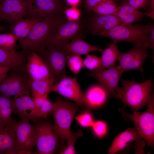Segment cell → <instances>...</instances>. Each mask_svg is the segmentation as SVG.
Here are the masks:
<instances>
[{
  "label": "cell",
  "instance_id": "cell-1",
  "mask_svg": "<svg viewBox=\"0 0 154 154\" xmlns=\"http://www.w3.org/2000/svg\"><path fill=\"white\" fill-rule=\"evenodd\" d=\"M62 15V13L45 18L37 23L33 27L27 36L16 48L21 49L28 56L35 52L39 55L44 51L48 38L58 21Z\"/></svg>",
  "mask_w": 154,
  "mask_h": 154
},
{
  "label": "cell",
  "instance_id": "cell-2",
  "mask_svg": "<svg viewBox=\"0 0 154 154\" xmlns=\"http://www.w3.org/2000/svg\"><path fill=\"white\" fill-rule=\"evenodd\" d=\"M154 25H145L131 23L120 25L105 30L91 33L93 35H99L111 39L114 42L123 41L131 42L134 45L149 48L148 34Z\"/></svg>",
  "mask_w": 154,
  "mask_h": 154
},
{
  "label": "cell",
  "instance_id": "cell-3",
  "mask_svg": "<svg viewBox=\"0 0 154 154\" xmlns=\"http://www.w3.org/2000/svg\"><path fill=\"white\" fill-rule=\"evenodd\" d=\"M122 87L113 96L119 99L125 106L131 108L134 112H138L149 102L152 91L153 82L147 80L138 83L134 79L121 80Z\"/></svg>",
  "mask_w": 154,
  "mask_h": 154
},
{
  "label": "cell",
  "instance_id": "cell-4",
  "mask_svg": "<svg viewBox=\"0 0 154 154\" xmlns=\"http://www.w3.org/2000/svg\"><path fill=\"white\" fill-rule=\"evenodd\" d=\"M53 103L52 114L55 127L62 145L71 138L72 133L70 130L73 119L80 107L77 104L56 97Z\"/></svg>",
  "mask_w": 154,
  "mask_h": 154
},
{
  "label": "cell",
  "instance_id": "cell-5",
  "mask_svg": "<svg viewBox=\"0 0 154 154\" xmlns=\"http://www.w3.org/2000/svg\"><path fill=\"white\" fill-rule=\"evenodd\" d=\"M37 135L35 154H52L59 147L63 148L54 124L40 118L32 122Z\"/></svg>",
  "mask_w": 154,
  "mask_h": 154
},
{
  "label": "cell",
  "instance_id": "cell-6",
  "mask_svg": "<svg viewBox=\"0 0 154 154\" xmlns=\"http://www.w3.org/2000/svg\"><path fill=\"white\" fill-rule=\"evenodd\" d=\"M148 108L141 113L134 112L129 114L124 109L119 110L123 116L129 119L135 125V127L146 143L153 147L154 144V95L152 94L150 100L147 105Z\"/></svg>",
  "mask_w": 154,
  "mask_h": 154
},
{
  "label": "cell",
  "instance_id": "cell-7",
  "mask_svg": "<svg viewBox=\"0 0 154 154\" xmlns=\"http://www.w3.org/2000/svg\"><path fill=\"white\" fill-rule=\"evenodd\" d=\"M29 79L25 64L12 68L0 82V94L12 97L23 92L31 94Z\"/></svg>",
  "mask_w": 154,
  "mask_h": 154
},
{
  "label": "cell",
  "instance_id": "cell-8",
  "mask_svg": "<svg viewBox=\"0 0 154 154\" xmlns=\"http://www.w3.org/2000/svg\"><path fill=\"white\" fill-rule=\"evenodd\" d=\"M34 0H2L0 7L2 20L7 21L12 29L24 17L33 18Z\"/></svg>",
  "mask_w": 154,
  "mask_h": 154
},
{
  "label": "cell",
  "instance_id": "cell-9",
  "mask_svg": "<svg viewBox=\"0 0 154 154\" xmlns=\"http://www.w3.org/2000/svg\"><path fill=\"white\" fill-rule=\"evenodd\" d=\"M67 55L60 48L48 44L43 53L39 55L47 66L54 84L67 76L66 72Z\"/></svg>",
  "mask_w": 154,
  "mask_h": 154
},
{
  "label": "cell",
  "instance_id": "cell-10",
  "mask_svg": "<svg viewBox=\"0 0 154 154\" xmlns=\"http://www.w3.org/2000/svg\"><path fill=\"white\" fill-rule=\"evenodd\" d=\"M82 29V24L79 21H68L62 15L50 35L47 45L51 44L60 47L81 33Z\"/></svg>",
  "mask_w": 154,
  "mask_h": 154
},
{
  "label": "cell",
  "instance_id": "cell-11",
  "mask_svg": "<svg viewBox=\"0 0 154 154\" xmlns=\"http://www.w3.org/2000/svg\"><path fill=\"white\" fill-rule=\"evenodd\" d=\"M52 92L58 93L76 102L80 107L86 108L88 111L89 104L78 82L76 76L65 77L54 84Z\"/></svg>",
  "mask_w": 154,
  "mask_h": 154
},
{
  "label": "cell",
  "instance_id": "cell-12",
  "mask_svg": "<svg viewBox=\"0 0 154 154\" xmlns=\"http://www.w3.org/2000/svg\"><path fill=\"white\" fill-rule=\"evenodd\" d=\"M123 73L120 66L116 65L108 69L91 70L86 75L96 79L108 95L113 96L120 88L118 83Z\"/></svg>",
  "mask_w": 154,
  "mask_h": 154
},
{
  "label": "cell",
  "instance_id": "cell-13",
  "mask_svg": "<svg viewBox=\"0 0 154 154\" xmlns=\"http://www.w3.org/2000/svg\"><path fill=\"white\" fill-rule=\"evenodd\" d=\"M28 120L20 119L14 125L16 138L23 154H33L36 144L37 135L33 125Z\"/></svg>",
  "mask_w": 154,
  "mask_h": 154
},
{
  "label": "cell",
  "instance_id": "cell-14",
  "mask_svg": "<svg viewBox=\"0 0 154 154\" xmlns=\"http://www.w3.org/2000/svg\"><path fill=\"white\" fill-rule=\"evenodd\" d=\"M14 97L13 113L20 119L28 120L32 123L40 118L30 93L23 92Z\"/></svg>",
  "mask_w": 154,
  "mask_h": 154
},
{
  "label": "cell",
  "instance_id": "cell-15",
  "mask_svg": "<svg viewBox=\"0 0 154 154\" xmlns=\"http://www.w3.org/2000/svg\"><path fill=\"white\" fill-rule=\"evenodd\" d=\"M147 49L140 46L134 45L129 51L121 52L117 60L119 63L123 72L132 69L137 70L141 73L143 72V66L147 58L149 56Z\"/></svg>",
  "mask_w": 154,
  "mask_h": 154
},
{
  "label": "cell",
  "instance_id": "cell-16",
  "mask_svg": "<svg viewBox=\"0 0 154 154\" xmlns=\"http://www.w3.org/2000/svg\"><path fill=\"white\" fill-rule=\"evenodd\" d=\"M17 121L12 117L5 125L0 126V154H23L14 130V125Z\"/></svg>",
  "mask_w": 154,
  "mask_h": 154
},
{
  "label": "cell",
  "instance_id": "cell-17",
  "mask_svg": "<svg viewBox=\"0 0 154 154\" xmlns=\"http://www.w3.org/2000/svg\"><path fill=\"white\" fill-rule=\"evenodd\" d=\"M25 68L29 77L33 79H50L47 66L40 56L35 52L27 56Z\"/></svg>",
  "mask_w": 154,
  "mask_h": 154
},
{
  "label": "cell",
  "instance_id": "cell-18",
  "mask_svg": "<svg viewBox=\"0 0 154 154\" xmlns=\"http://www.w3.org/2000/svg\"><path fill=\"white\" fill-rule=\"evenodd\" d=\"M34 5L35 17L44 19L62 13L64 10V6L60 0H34Z\"/></svg>",
  "mask_w": 154,
  "mask_h": 154
},
{
  "label": "cell",
  "instance_id": "cell-19",
  "mask_svg": "<svg viewBox=\"0 0 154 154\" xmlns=\"http://www.w3.org/2000/svg\"><path fill=\"white\" fill-rule=\"evenodd\" d=\"M84 35L81 33L74 37L68 42L60 47L67 54L80 56L87 55L91 52L98 51L102 52L103 50L98 46L90 44L83 40Z\"/></svg>",
  "mask_w": 154,
  "mask_h": 154
},
{
  "label": "cell",
  "instance_id": "cell-20",
  "mask_svg": "<svg viewBox=\"0 0 154 154\" xmlns=\"http://www.w3.org/2000/svg\"><path fill=\"white\" fill-rule=\"evenodd\" d=\"M143 139L136 128H129L117 135L109 148L108 154H114L125 147L130 142Z\"/></svg>",
  "mask_w": 154,
  "mask_h": 154
},
{
  "label": "cell",
  "instance_id": "cell-21",
  "mask_svg": "<svg viewBox=\"0 0 154 154\" xmlns=\"http://www.w3.org/2000/svg\"><path fill=\"white\" fill-rule=\"evenodd\" d=\"M123 21L113 15L93 16L88 23V29L90 33L111 29L121 25Z\"/></svg>",
  "mask_w": 154,
  "mask_h": 154
},
{
  "label": "cell",
  "instance_id": "cell-22",
  "mask_svg": "<svg viewBox=\"0 0 154 154\" xmlns=\"http://www.w3.org/2000/svg\"><path fill=\"white\" fill-rule=\"evenodd\" d=\"M116 16L123 21L122 25L131 23L142 21L143 12L136 9L129 4L125 0L117 7Z\"/></svg>",
  "mask_w": 154,
  "mask_h": 154
},
{
  "label": "cell",
  "instance_id": "cell-23",
  "mask_svg": "<svg viewBox=\"0 0 154 154\" xmlns=\"http://www.w3.org/2000/svg\"><path fill=\"white\" fill-rule=\"evenodd\" d=\"M27 56L22 51H11L0 46V66L12 68L25 65Z\"/></svg>",
  "mask_w": 154,
  "mask_h": 154
},
{
  "label": "cell",
  "instance_id": "cell-24",
  "mask_svg": "<svg viewBox=\"0 0 154 154\" xmlns=\"http://www.w3.org/2000/svg\"><path fill=\"white\" fill-rule=\"evenodd\" d=\"M54 84L50 78L48 80H34L30 77L29 85L32 97L48 96V94L52 92Z\"/></svg>",
  "mask_w": 154,
  "mask_h": 154
},
{
  "label": "cell",
  "instance_id": "cell-25",
  "mask_svg": "<svg viewBox=\"0 0 154 154\" xmlns=\"http://www.w3.org/2000/svg\"><path fill=\"white\" fill-rule=\"evenodd\" d=\"M43 19L38 17L23 19L19 22L12 29L13 33L18 38L19 43L28 35L34 26Z\"/></svg>",
  "mask_w": 154,
  "mask_h": 154
},
{
  "label": "cell",
  "instance_id": "cell-26",
  "mask_svg": "<svg viewBox=\"0 0 154 154\" xmlns=\"http://www.w3.org/2000/svg\"><path fill=\"white\" fill-rule=\"evenodd\" d=\"M107 95L100 86H93L88 89L85 96L89 104L88 112L95 107L102 105L105 102Z\"/></svg>",
  "mask_w": 154,
  "mask_h": 154
},
{
  "label": "cell",
  "instance_id": "cell-27",
  "mask_svg": "<svg viewBox=\"0 0 154 154\" xmlns=\"http://www.w3.org/2000/svg\"><path fill=\"white\" fill-rule=\"evenodd\" d=\"M102 52V64L98 69H106L116 65V61L121 52L118 49L117 42H114L108 48L103 50Z\"/></svg>",
  "mask_w": 154,
  "mask_h": 154
},
{
  "label": "cell",
  "instance_id": "cell-28",
  "mask_svg": "<svg viewBox=\"0 0 154 154\" xmlns=\"http://www.w3.org/2000/svg\"><path fill=\"white\" fill-rule=\"evenodd\" d=\"M11 98L0 94V126L5 125L12 118L13 104Z\"/></svg>",
  "mask_w": 154,
  "mask_h": 154
},
{
  "label": "cell",
  "instance_id": "cell-29",
  "mask_svg": "<svg viewBox=\"0 0 154 154\" xmlns=\"http://www.w3.org/2000/svg\"><path fill=\"white\" fill-rule=\"evenodd\" d=\"M32 98L39 117L46 119L48 116L52 113L53 103L50 101L48 96H38Z\"/></svg>",
  "mask_w": 154,
  "mask_h": 154
},
{
  "label": "cell",
  "instance_id": "cell-30",
  "mask_svg": "<svg viewBox=\"0 0 154 154\" xmlns=\"http://www.w3.org/2000/svg\"><path fill=\"white\" fill-rule=\"evenodd\" d=\"M117 10V7L114 0H106L93 7L92 11L99 15L116 16Z\"/></svg>",
  "mask_w": 154,
  "mask_h": 154
},
{
  "label": "cell",
  "instance_id": "cell-31",
  "mask_svg": "<svg viewBox=\"0 0 154 154\" xmlns=\"http://www.w3.org/2000/svg\"><path fill=\"white\" fill-rule=\"evenodd\" d=\"M18 38L13 33L0 34V46L7 50H16V42Z\"/></svg>",
  "mask_w": 154,
  "mask_h": 154
},
{
  "label": "cell",
  "instance_id": "cell-32",
  "mask_svg": "<svg viewBox=\"0 0 154 154\" xmlns=\"http://www.w3.org/2000/svg\"><path fill=\"white\" fill-rule=\"evenodd\" d=\"M67 54V64L68 68L74 74H78L83 66V60L80 56Z\"/></svg>",
  "mask_w": 154,
  "mask_h": 154
},
{
  "label": "cell",
  "instance_id": "cell-33",
  "mask_svg": "<svg viewBox=\"0 0 154 154\" xmlns=\"http://www.w3.org/2000/svg\"><path fill=\"white\" fill-rule=\"evenodd\" d=\"M83 132L80 130H78L76 132L72 133V137L70 139L67 141L66 146L60 151V154H76L75 150V143L79 137L82 136Z\"/></svg>",
  "mask_w": 154,
  "mask_h": 154
},
{
  "label": "cell",
  "instance_id": "cell-34",
  "mask_svg": "<svg viewBox=\"0 0 154 154\" xmlns=\"http://www.w3.org/2000/svg\"><path fill=\"white\" fill-rule=\"evenodd\" d=\"M83 66L91 70L98 69L102 64L101 57L88 54L83 60Z\"/></svg>",
  "mask_w": 154,
  "mask_h": 154
},
{
  "label": "cell",
  "instance_id": "cell-35",
  "mask_svg": "<svg viewBox=\"0 0 154 154\" xmlns=\"http://www.w3.org/2000/svg\"><path fill=\"white\" fill-rule=\"evenodd\" d=\"M75 118L80 124L84 127L92 126L94 123L92 115L87 111L76 116Z\"/></svg>",
  "mask_w": 154,
  "mask_h": 154
},
{
  "label": "cell",
  "instance_id": "cell-36",
  "mask_svg": "<svg viewBox=\"0 0 154 154\" xmlns=\"http://www.w3.org/2000/svg\"><path fill=\"white\" fill-rule=\"evenodd\" d=\"M64 13L68 21H78L80 16V10L76 7H71L66 9Z\"/></svg>",
  "mask_w": 154,
  "mask_h": 154
},
{
  "label": "cell",
  "instance_id": "cell-37",
  "mask_svg": "<svg viewBox=\"0 0 154 154\" xmlns=\"http://www.w3.org/2000/svg\"><path fill=\"white\" fill-rule=\"evenodd\" d=\"M92 127L95 133L99 137L104 136L107 133V125L103 121H98L94 122Z\"/></svg>",
  "mask_w": 154,
  "mask_h": 154
},
{
  "label": "cell",
  "instance_id": "cell-38",
  "mask_svg": "<svg viewBox=\"0 0 154 154\" xmlns=\"http://www.w3.org/2000/svg\"><path fill=\"white\" fill-rule=\"evenodd\" d=\"M127 3L136 9L146 8L147 0H125Z\"/></svg>",
  "mask_w": 154,
  "mask_h": 154
},
{
  "label": "cell",
  "instance_id": "cell-39",
  "mask_svg": "<svg viewBox=\"0 0 154 154\" xmlns=\"http://www.w3.org/2000/svg\"><path fill=\"white\" fill-rule=\"evenodd\" d=\"M106 0H86L84 7L88 11L92 10V8L101 3Z\"/></svg>",
  "mask_w": 154,
  "mask_h": 154
},
{
  "label": "cell",
  "instance_id": "cell-40",
  "mask_svg": "<svg viewBox=\"0 0 154 154\" xmlns=\"http://www.w3.org/2000/svg\"><path fill=\"white\" fill-rule=\"evenodd\" d=\"M148 44L149 48L153 50L154 48V27L149 32L148 37Z\"/></svg>",
  "mask_w": 154,
  "mask_h": 154
},
{
  "label": "cell",
  "instance_id": "cell-41",
  "mask_svg": "<svg viewBox=\"0 0 154 154\" xmlns=\"http://www.w3.org/2000/svg\"><path fill=\"white\" fill-rule=\"evenodd\" d=\"M12 68L9 66H0V82Z\"/></svg>",
  "mask_w": 154,
  "mask_h": 154
},
{
  "label": "cell",
  "instance_id": "cell-42",
  "mask_svg": "<svg viewBox=\"0 0 154 154\" xmlns=\"http://www.w3.org/2000/svg\"><path fill=\"white\" fill-rule=\"evenodd\" d=\"M147 12H151L154 11V0H147Z\"/></svg>",
  "mask_w": 154,
  "mask_h": 154
},
{
  "label": "cell",
  "instance_id": "cell-43",
  "mask_svg": "<svg viewBox=\"0 0 154 154\" xmlns=\"http://www.w3.org/2000/svg\"><path fill=\"white\" fill-rule=\"evenodd\" d=\"M66 2L71 7H76L79 5L81 0H65Z\"/></svg>",
  "mask_w": 154,
  "mask_h": 154
},
{
  "label": "cell",
  "instance_id": "cell-44",
  "mask_svg": "<svg viewBox=\"0 0 154 154\" xmlns=\"http://www.w3.org/2000/svg\"><path fill=\"white\" fill-rule=\"evenodd\" d=\"M143 16L149 17L154 20V11L149 13H143Z\"/></svg>",
  "mask_w": 154,
  "mask_h": 154
},
{
  "label": "cell",
  "instance_id": "cell-45",
  "mask_svg": "<svg viewBox=\"0 0 154 154\" xmlns=\"http://www.w3.org/2000/svg\"><path fill=\"white\" fill-rule=\"evenodd\" d=\"M5 29V27L0 24V33L4 30Z\"/></svg>",
  "mask_w": 154,
  "mask_h": 154
},
{
  "label": "cell",
  "instance_id": "cell-46",
  "mask_svg": "<svg viewBox=\"0 0 154 154\" xmlns=\"http://www.w3.org/2000/svg\"><path fill=\"white\" fill-rule=\"evenodd\" d=\"M2 0H0V21L1 20V13H0V7L1 5V2Z\"/></svg>",
  "mask_w": 154,
  "mask_h": 154
},
{
  "label": "cell",
  "instance_id": "cell-47",
  "mask_svg": "<svg viewBox=\"0 0 154 154\" xmlns=\"http://www.w3.org/2000/svg\"><path fill=\"white\" fill-rule=\"evenodd\" d=\"M115 1H117V0H114Z\"/></svg>",
  "mask_w": 154,
  "mask_h": 154
}]
</instances>
